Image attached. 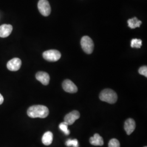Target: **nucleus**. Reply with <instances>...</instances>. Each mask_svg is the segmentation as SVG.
<instances>
[{
	"label": "nucleus",
	"instance_id": "f257e3e1",
	"mask_svg": "<svg viewBox=\"0 0 147 147\" xmlns=\"http://www.w3.org/2000/svg\"><path fill=\"white\" fill-rule=\"evenodd\" d=\"M49 114V110L47 106L44 105H33L27 110V115L32 118H45Z\"/></svg>",
	"mask_w": 147,
	"mask_h": 147
},
{
	"label": "nucleus",
	"instance_id": "f03ea898",
	"mask_svg": "<svg viewBox=\"0 0 147 147\" xmlns=\"http://www.w3.org/2000/svg\"><path fill=\"white\" fill-rule=\"evenodd\" d=\"M99 98L102 101L112 104L117 101L118 96L116 92L112 89H105L101 92Z\"/></svg>",
	"mask_w": 147,
	"mask_h": 147
},
{
	"label": "nucleus",
	"instance_id": "7ed1b4c3",
	"mask_svg": "<svg viewBox=\"0 0 147 147\" xmlns=\"http://www.w3.org/2000/svg\"><path fill=\"white\" fill-rule=\"evenodd\" d=\"M81 45L83 50L87 54L93 53L94 50V42L88 36H84L81 40Z\"/></svg>",
	"mask_w": 147,
	"mask_h": 147
},
{
	"label": "nucleus",
	"instance_id": "20e7f679",
	"mask_svg": "<svg viewBox=\"0 0 147 147\" xmlns=\"http://www.w3.org/2000/svg\"><path fill=\"white\" fill-rule=\"evenodd\" d=\"M43 58L49 62H56L58 61L61 54L56 50H50L45 51L42 54Z\"/></svg>",
	"mask_w": 147,
	"mask_h": 147
},
{
	"label": "nucleus",
	"instance_id": "39448f33",
	"mask_svg": "<svg viewBox=\"0 0 147 147\" xmlns=\"http://www.w3.org/2000/svg\"><path fill=\"white\" fill-rule=\"evenodd\" d=\"M38 8L41 14L47 16L51 13V7L47 0H39L38 3Z\"/></svg>",
	"mask_w": 147,
	"mask_h": 147
},
{
	"label": "nucleus",
	"instance_id": "423d86ee",
	"mask_svg": "<svg viewBox=\"0 0 147 147\" xmlns=\"http://www.w3.org/2000/svg\"><path fill=\"white\" fill-rule=\"evenodd\" d=\"M80 117V114L78 111H73L72 112L69 113L64 117V121L67 123L68 125L73 124L74 122L78 119Z\"/></svg>",
	"mask_w": 147,
	"mask_h": 147
},
{
	"label": "nucleus",
	"instance_id": "0eeeda50",
	"mask_svg": "<svg viewBox=\"0 0 147 147\" xmlns=\"http://www.w3.org/2000/svg\"><path fill=\"white\" fill-rule=\"evenodd\" d=\"M63 88L66 92L70 93H75L78 92V87L70 80H65L62 84Z\"/></svg>",
	"mask_w": 147,
	"mask_h": 147
},
{
	"label": "nucleus",
	"instance_id": "6e6552de",
	"mask_svg": "<svg viewBox=\"0 0 147 147\" xmlns=\"http://www.w3.org/2000/svg\"><path fill=\"white\" fill-rule=\"evenodd\" d=\"M21 66V61L18 58H14L10 60L7 64V67L8 70L16 71L19 70Z\"/></svg>",
	"mask_w": 147,
	"mask_h": 147
},
{
	"label": "nucleus",
	"instance_id": "1a4fd4ad",
	"mask_svg": "<svg viewBox=\"0 0 147 147\" xmlns=\"http://www.w3.org/2000/svg\"><path fill=\"white\" fill-rule=\"evenodd\" d=\"M136 128V123L132 118H129L125 121L124 123V129L126 131L127 135H130L131 134Z\"/></svg>",
	"mask_w": 147,
	"mask_h": 147
},
{
	"label": "nucleus",
	"instance_id": "9d476101",
	"mask_svg": "<svg viewBox=\"0 0 147 147\" xmlns=\"http://www.w3.org/2000/svg\"><path fill=\"white\" fill-rule=\"evenodd\" d=\"M36 78L38 81L40 82L43 85L47 86L50 82L49 75L44 71H39L36 75Z\"/></svg>",
	"mask_w": 147,
	"mask_h": 147
},
{
	"label": "nucleus",
	"instance_id": "9b49d317",
	"mask_svg": "<svg viewBox=\"0 0 147 147\" xmlns=\"http://www.w3.org/2000/svg\"><path fill=\"white\" fill-rule=\"evenodd\" d=\"M13 27L11 25L3 24L0 26V37L6 38L11 34Z\"/></svg>",
	"mask_w": 147,
	"mask_h": 147
},
{
	"label": "nucleus",
	"instance_id": "f8f14e48",
	"mask_svg": "<svg viewBox=\"0 0 147 147\" xmlns=\"http://www.w3.org/2000/svg\"><path fill=\"white\" fill-rule=\"evenodd\" d=\"M89 142L91 144L95 146H102L104 144V140L98 134H95L94 136L91 137Z\"/></svg>",
	"mask_w": 147,
	"mask_h": 147
},
{
	"label": "nucleus",
	"instance_id": "ddd939ff",
	"mask_svg": "<svg viewBox=\"0 0 147 147\" xmlns=\"http://www.w3.org/2000/svg\"><path fill=\"white\" fill-rule=\"evenodd\" d=\"M53 141V134L51 132H46L42 137V143L45 146L50 145Z\"/></svg>",
	"mask_w": 147,
	"mask_h": 147
},
{
	"label": "nucleus",
	"instance_id": "4468645a",
	"mask_svg": "<svg viewBox=\"0 0 147 147\" xmlns=\"http://www.w3.org/2000/svg\"><path fill=\"white\" fill-rule=\"evenodd\" d=\"M128 26L132 29L136 28V27H139L142 24V21L139 20L136 17H134L132 19H130L127 20Z\"/></svg>",
	"mask_w": 147,
	"mask_h": 147
},
{
	"label": "nucleus",
	"instance_id": "2eb2a0df",
	"mask_svg": "<svg viewBox=\"0 0 147 147\" xmlns=\"http://www.w3.org/2000/svg\"><path fill=\"white\" fill-rule=\"evenodd\" d=\"M68 124L65 121L61 123L59 125V127L61 129V130L66 135H69L70 134V131L68 129Z\"/></svg>",
	"mask_w": 147,
	"mask_h": 147
},
{
	"label": "nucleus",
	"instance_id": "dca6fc26",
	"mask_svg": "<svg viewBox=\"0 0 147 147\" xmlns=\"http://www.w3.org/2000/svg\"><path fill=\"white\" fill-rule=\"evenodd\" d=\"M142 40L139 39H133L131 41V47L141 48L142 46Z\"/></svg>",
	"mask_w": 147,
	"mask_h": 147
},
{
	"label": "nucleus",
	"instance_id": "f3484780",
	"mask_svg": "<svg viewBox=\"0 0 147 147\" xmlns=\"http://www.w3.org/2000/svg\"><path fill=\"white\" fill-rule=\"evenodd\" d=\"M65 145L68 147L73 146L74 147H79V143L76 139H74V140L69 139L65 142Z\"/></svg>",
	"mask_w": 147,
	"mask_h": 147
},
{
	"label": "nucleus",
	"instance_id": "a211bd4d",
	"mask_svg": "<svg viewBox=\"0 0 147 147\" xmlns=\"http://www.w3.org/2000/svg\"><path fill=\"white\" fill-rule=\"evenodd\" d=\"M109 147H120V143L116 138H112L109 143Z\"/></svg>",
	"mask_w": 147,
	"mask_h": 147
},
{
	"label": "nucleus",
	"instance_id": "6ab92c4d",
	"mask_svg": "<svg viewBox=\"0 0 147 147\" xmlns=\"http://www.w3.org/2000/svg\"><path fill=\"white\" fill-rule=\"evenodd\" d=\"M138 73L144 76L145 77H147V67L146 65L142 66L140 67L138 70Z\"/></svg>",
	"mask_w": 147,
	"mask_h": 147
},
{
	"label": "nucleus",
	"instance_id": "aec40b11",
	"mask_svg": "<svg viewBox=\"0 0 147 147\" xmlns=\"http://www.w3.org/2000/svg\"><path fill=\"white\" fill-rule=\"evenodd\" d=\"M3 100H4V99H3V96L0 94V105H1L3 103Z\"/></svg>",
	"mask_w": 147,
	"mask_h": 147
},
{
	"label": "nucleus",
	"instance_id": "412c9836",
	"mask_svg": "<svg viewBox=\"0 0 147 147\" xmlns=\"http://www.w3.org/2000/svg\"></svg>",
	"mask_w": 147,
	"mask_h": 147
}]
</instances>
